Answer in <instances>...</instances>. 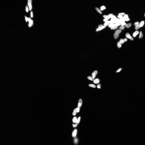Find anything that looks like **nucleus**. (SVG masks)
I'll return each instance as SVG.
<instances>
[{
  "instance_id": "obj_5",
  "label": "nucleus",
  "mask_w": 145,
  "mask_h": 145,
  "mask_svg": "<svg viewBox=\"0 0 145 145\" xmlns=\"http://www.w3.org/2000/svg\"><path fill=\"white\" fill-rule=\"evenodd\" d=\"M50 36L51 41L53 44H54L56 41V36L51 32H50Z\"/></svg>"
},
{
  "instance_id": "obj_3",
  "label": "nucleus",
  "mask_w": 145,
  "mask_h": 145,
  "mask_svg": "<svg viewBox=\"0 0 145 145\" xmlns=\"http://www.w3.org/2000/svg\"><path fill=\"white\" fill-rule=\"evenodd\" d=\"M51 22L54 25H55L57 22V18L56 14L54 11H52L51 14Z\"/></svg>"
},
{
  "instance_id": "obj_2",
  "label": "nucleus",
  "mask_w": 145,
  "mask_h": 145,
  "mask_svg": "<svg viewBox=\"0 0 145 145\" xmlns=\"http://www.w3.org/2000/svg\"><path fill=\"white\" fill-rule=\"evenodd\" d=\"M66 48V42L64 40H63L58 45L56 49V52L58 54H61L63 52Z\"/></svg>"
},
{
  "instance_id": "obj_4",
  "label": "nucleus",
  "mask_w": 145,
  "mask_h": 145,
  "mask_svg": "<svg viewBox=\"0 0 145 145\" xmlns=\"http://www.w3.org/2000/svg\"><path fill=\"white\" fill-rule=\"evenodd\" d=\"M61 31L62 34L65 35L66 34V31L65 24L64 23H62L61 26Z\"/></svg>"
},
{
  "instance_id": "obj_1",
  "label": "nucleus",
  "mask_w": 145,
  "mask_h": 145,
  "mask_svg": "<svg viewBox=\"0 0 145 145\" xmlns=\"http://www.w3.org/2000/svg\"><path fill=\"white\" fill-rule=\"evenodd\" d=\"M55 9L59 16L58 18L59 21H62L64 17V12L62 6L56 4Z\"/></svg>"
},
{
  "instance_id": "obj_6",
  "label": "nucleus",
  "mask_w": 145,
  "mask_h": 145,
  "mask_svg": "<svg viewBox=\"0 0 145 145\" xmlns=\"http://www.w3.org/2000/svg\"><path fill=\"white\" fill-rule=\"evenodd\" d=\"M62 40V37L61 35H57L56 36V42L58 45L59 44Z\"/></svg>"
},
{
  "instance_id": "obj_7",
  "label": "nucleus",
  "mask_w": 145,
  "mask_h": 145,
  "mask_svg": "<svg viewBox=\"0 0 145 145\" xmlns=\"http://www.w3.org/2000/svg\"><path fill=\"white\" fill-rule=\"evenodd\" d=\"M56 4L63 6L64 5V2L63 0H56L55 1Z\"/></svg>"
}]
</instances>
